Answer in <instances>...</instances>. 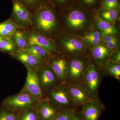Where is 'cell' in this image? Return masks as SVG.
<instances>
[{"instance_id": "44dd1931", "label": "cell", "mask_w": 120, "mask_h": 120, "mask_svg": "<svg viewBox=\"0 0 120 120\" xmlns=\"http://www.w3.org/2000/svg\"><path fill=\"white\" fill-rule=\"evenodd\" d=\"M24 50L28 53L45 62L52 56L45 49L36 45H28Z\"/></svg>"}, {"instance_id": "8992f818", "label": "cell", "mask_w": 120, "mask_h": 120, "mask_svg": "<svg viewBox=\"0 0 120 120\" xmlns=\"http://www.w3.org/2000/svg\"><path fill=\"white\" fill-rule=\"evenodd\" d=\"M88 65L82 59H72L68 65L66 84L71 86L81 83Z\"/></svg>"}, {"instance_id": "e0dca14e", "label": "cell", "mask_w": 120, "mask_h": 120, "mask_svg": "<svg viewBox=\"0 0 120 120\" xmlns=\"http://www.w3.org/2000/svg\"><path fill=\"white\" fill-rule=\"evenodd\" d=\"M94 19L97 26L101 31V37L113 35L118 32V30L112 24L102 19L98 14L95 15Z\"/></svg>"}, {"instance_id": "4dcf8cb0", "label": "cell", "mask_w": 120, "mask_h": 120, "mask_svg": "<svg viewBox=\"0 0 120 120\" xmlns=\"http://www.w3.org/2000/svg\"><path fill=\"white\" fill-rule=\"evenodd\" d=\"M111 61L120 63V50H117L113 53L112 56Z\"/></svg>"}, {"instance_id": "d590c367", "label": "cell", "mask_w": 120, "mask_h": 120, "mask_svg": "<svg viewBox=\"0 0 120 120\" xmlns=\"http://www.w3.org/2000/svg\"><path fill=\"white\" fill-rule=\"evenodd\" d=\"M82 1L87 6H92L95 4L97 2V0H82Z\"/></svg>"}, {"instance_id": "1f68e13d", "label": "cell", "mask_w": 120, "mask_h": 120, "mask_svg": "<svg viewBox=\"0 0 120 120\" xmlns=\"http://www.w3.org/2000/svg\"><path fill=\"white\" fill-rule=\"evenodd\" d=\"M105 43L106 46L109 49H114L116 48L118 46V41H114Z\"/></svg>"}, {"instance_id": "484cf974", "label": "cell", "mask_w": 120, "mask_h": 120, "mask_svg": "<svg viewBox=\"0 0 120 120\" xmlns=\"http://www.w3.org/2000/svg\"><path fill=\"white\" fill-rule=\"evenodd\" d=\"M105 69L106 72L108 75L114 77L118 80H120V63L111 61L107 65Z\"/></svg>"}, {"instance_id": "7a4b0ae2", "label": "cell", "mask_w": 120, "mask_h": 120, "mask_svg": "<svg viewBox=\"0 0 120 120\" xmlns=\"http://www.w3.org/2000/svg\"><path fill=\"white\" fill-rule=\"evenodd\" d=\"M39 100L22 91L17 94L5 99L1 106L13 112H19L35 107Z\"/></svg>"}, {"instance_id": "5b68a950", "label": "cell", "mask_w": 120, "mask_h": 120, "mask_svg": "<svg viewBox=\"0 0 120 120\" xmlns=\"http://www.w3.org/2000/svg\"><path fill=\"white\" fill-rule=\"evenodd\" d=\"M12 3L11 19L20 28L30 30L32 24V13L17 0H12Z\"/></svg>"}, {"instance_id": "3957f363", "label": "cell", "mask_w": 120, "mask_h": 120, "mask_svg": "<svg viewBox=\"0 0 120 120\" xmlns=\"http://www.w3.org/2000/svg\"><path fill=\"white\" fill-rule=\"evenodd\" d=\"M102 75L94 65H88L81 83L92 99H97Z\"/></svg>"}, {"instance_id": "6da1fadb", "label": "cell", "mask_w": 120, "mask_h": 120, "mask_svg": "<svg viewBox=\"0 0 120 120\" xmlns=\"http://www.w3.org/2000/svg\"><path fill=\"white\" fill-rule=\"evenodd\" d=\"M49 3L40 7L32 13L31 30L46 36L56 30V17Z\"/></svg>"}, {"instance_id": "603a6c76", "label": "cell", "mask_w": 120, "mask_h": 120, "mask_svg": "<svg viewBox=\"0 0 120 120\" xmlns=\"http://www.w3.org/2000/svg\"><path fill=\"white\" fill-rule=\"evenodd\" d=\"M118 9H101L99 11L98 15L102 19L110 23L115 22L118 15Z\"/></svg>"}, {"instance_id": "d6986e66", "label": "cell", "mask_w": 120, "mask_h": 120, "mask_svg": "<svg viewBox=\"0 0 120 120\" xmlns=\"http://www.w3.org/2000/svg\"><path fill=\"white\" fill-rule=\"evenodd\" d=\"M18 27L11 18L0 23V37L4 38H11Z\"/></svg>"}, {"instance_id": "8d00e7d4", "label": "cell", "mask_w": 120, "mask_h": 120, "mask_svg": "<svg viewBox=\"0 0 120 120\" xmlns=\"http://www.w3.org/2000/svg\"><path fill=\"white\" fill-rule=\"evenodd\" d=\"M4 38H1V37H0V41H1V40H2V39H3Z\"/></svg>"}, {"instance_id": "d6a6232c", "label": "cell", "mask_w": 120, "mask_h": 120, "mask_svg": "<svg viewBox=\"0 0 120 120\" xmlns=\"http://www.w3.org/2000/svg\"><path fill=\"white\" fill-rule=\"evenodd\" d=\"M103 41L105 43L112 41H118L116 38H115L112 35H108L103 37Z\"/></svg>"}, {"instance_id": "e575fe53", "label": "cell", "mask_w": 120, "mask_h": 120, "mask_svg": "<svg viewBox=\"0 0 120 120\" xmlns=\"http://www.w3.org/2000/svg\"><path fill=\"white\" fill-rule=\"evenodd\" d=\"M69 0H52L54 4L60 6L65 4Z\"/></svg>"}, {"instance_id": "5bb4252c", "label": "cell", "mask_w": 120, "mask_h": 120, "mask_svg": "<svg viewBox=\"0 0 120 120\" xmlns=\"http://www.w3.org/2000/svg\"><path fill=\"white\" fill-rule=\"evenodd\" d=\"M11 55L22 63L26 68H38L46 64L42 60L32 56L24 49L16 50Z\"/></svg>"}, {"instance_id": "52a82bcc", "label": "cell", "mask_w": 120, "mask_h": 120, "mask_svg": "<svg viewBox=\"0 0 120 120\" xmlns=\"http://www.w3.org/2000/svg\"><path fill=\"white\" fill-rule=\"evenodd\" d=\"M37 71L42 91L50 90L57 86L58 82L60 83L56 76L47 64L37 68Z\"/></svg>"}, {"instance_id": "4fadbf2b", "label": "cell", "mask_w": 120, "mask_h": 120, "mask_svg": "<svg viewBox=\"0 0 120 120\" xmlns=\"http://www.w3.org/2000/svg\"><path fill=\"white\" fill-rule=\"evenodd\" d=\"M49 65L58 78L60 84L66 85L68 64L63 57H55L50 60Z\"/></svg>"}, {"instance_id": "ac0fdd59", "label": "cell", "mask_w": 120, "mask_h": 120, "mask_svg": "<svg viewBox=\"0 0 120 120\" xmlns=\"http://www.w3.org/2000/svg\"><path fill=\"white\" fill-rule=\"evenodd\" d=\"M109 49L106 45L98 44L92 49L91 54L94 59L101 64L109 57L110 55Z\"/></svg>"}, {"instance_id": "cb8c5ba5", "label": "cell", "mask_w": 120, "mask_h": 120, "mask_svg": "<svg viewBox=\"0 0 120 120\" xmlns=\"http://www.w3.org/2000/svg\"><path fill=\"white\" fill-rule=\"evenodd\" d=\"M17 120H39L35 107L17 112Z\"/></svg>"}, {"instance_id": "2e32d148", "label": "cell", "mask_w": 120, "mask_h": 120, "mask_svg": "<svg viewBox=\"0 0 120 120\" xmlns=\"http://www.w3.org/2000/svg\"><path fill=\"white\" fill-rule=\"evenodd\" d=\"M61 42L64 49L69 53H79L82 52L84 49L83 43L77 38H65L63 39Z\"/></svg>"}, {"instance_id": "7c38bea8", "label": "cell", "mask_w": 120, "mask_h": 120, "mask_svg": "<svg viewBox=\"0 0 120 120\" xmlns=\"http://www.w3.org/2000/svg\"><path fill=\"white\" fill-rule=\"evenodd\" d=\"M67 87L70 98L75 106L82 105L92 99L82 83L67 86Z\"/></svg>"}, {"instance_id": "83f0119b", "label": "cell", "mask_w": 120, "mask_h": 120, "mask_svg": "<svg viewBox=\"0 0 120 120\" xmlns=\"http://www.w3.org/2000/svg\"><path fill=\"white\" fill-rule=\"evenodd\" d=\"M17 112L1 106L0 108V120H17Z\"/></svg>"}, {"instance_id": "4316f807", "label": "cell", "mask_w": 120, "mask_h": 120, "mask_svg": "<svg viewBox=\"0 0 120 120\" xmlns=\"http://www.w3.org/2000/svg\"><path fill=\"white\" fill-rule=\"evenodd\" d=\"M101 33L98 31L90 32L86 35L84 38V41L91 45H97L99 44L101 39Z\"/></svg>"}, {"instance_id": "f1b7e54d", "label": "cell", "mask_w": 120, "mask_h": 120, "mask_svg": "<svg viewBox=\"0 0 120 120\" xmlns=\"http://www.w3.org/2000/svg\"><path fill=\"white\" fill-rule=\"evenodd\" d=\"M77 111L75 107L60 111L52 120H68Z\"/></svg>"}, {"instance_id": "ffe728a7", "label": "cell", "mask_w": 120, "mask_h": 120, "mask_svg": "<svg viewBox=\"0 0 120 120\" xmlns=\"http://www.w3.org/2000/svg\"><path fill=\"white\" fill-rule=\"evenodd\" d=\"M21 28L17 29L12 36L17 49H24L28 46V41L26 31Z\"/></svg>"}, {"instance_id": "277c9868", "label": "cell", "mask_w": 120, "mask_h": 120, "mask_svg": "<svg viewBox=\"0 0 120 120\" xmlns=\"http://www.w3.org/2000/svg\"><path fill=\"white\" fill-rule=\"evenodd\" d=\"M49 91V98L52 102L50 103L59 111L75 107V106L70 98L66 85L60 84Z\"/></svg>"}, {"instance_id": "7402d4cb", "label": "cell", "mask_w": 120, "mask_h": 120, "mask_svg": "<svg viewBox=\"0 0 120 120\" xmlns=\"http://www.w3.org/2000/svg\"><path fill=\"white\" fill-rule=\"evenodd\" d=\"M24 5L31 13L40 7L49 3L50 0H17Z\"/></svg>"}, {"instance_id": "9c48e42d", "label": "cell", "mask_w": 120, "mask_h": 120, "mask_svg": "<svg viewBox=\"0 0 120 120\" xmlns=\"http://www.w3.org/2000/svg\"><path fill=\"white\" fill-rule=\"evenodd\" d=\"M26 31L28 45H36L42 47L52 56L57 53L58 50L56 44L46 36L31 30Z\"/></svg>"}, {"instance_id": "d4e9b609", "label": "cell", "mask_w": 120, "mask_h": 120, "mask_svg": "<svg viewBox=\"0 0 120 120\" xmlns=\"http://www.w3.org/2000/svg\"><path fill=\"white\" fill-rule=\"evenodd\" d=\"M17 49L11 38H3L0 41V51L12 54Z\"/></svg>"}, {"instance_id": "30bf717a", "label": "cell", "mask_w": 120, "mask_h": 120, "mask_svg": "<svg viewBox=\"0 0 120 120\" xmlns=\"http://www.w3.org/2000/svg\"><path fill=\"white\" fill-rule=\"evenodd\" d=\"M80 111L83 120H98L105 109L100 101L92 99L82 105Z\"/></svg>"}, {"instance_id": "9a60e30c", "label": "cell", "mask_w": 120, "mask_h": 120, "mask_svg": "<svg viewBox=\"0 0 120 120\" xmlns=\"http://www.w3.org/2000/svg\"><path fill=\"white\" fill-rule=\"evenodd\" d=\"M67 24L70 28L77 30L83 27L86 24V16L82 11L74 9L69 12L67 17Z\"/></svg>"}, {"instance_id": "8fae6325", "label": "cell", "mask_w": 120, "mask_h": 120, "mask_svg": "<svg viewBox=\"0 0 120 120\" xmlns=\"http://www.w3.org/2000/svg\"><path fill=\"white\" fill-rule=\"evenodd\" d=\"M35 107L39 120H52L60 112L46 99L39 100Z\"/></svg>"}, {"instance_id": "ba28073f", "label": "cell", "mask_w": 120, "mask_h": 120, "mask_svg": "<svg viewBox=\"0 0 120 120\" xmlns=\"http://www.w3.org/2000/svg\"><path fill=\"white\" fill-rule=\"evenodd\" d=\"M26 68L27 75L26 83L22 91L39 99H41L43 97V92L39 83L37 68Z\"/></svg>"}, {"instance_id": "836d02e7", "label": "cell", "mask_w": 120, "mask_h": 120, "mask_svg": "<svg viewBox=\"0 0 120 120\" xmlns=\"http://www.w3.org/2000/svg\"><path fill=\"white\" fill-rule=\"evenodd\" d=\"M68 120H83L80 112H76Z\"/></svg>"}, {"instance_id": "f546056e", "label": "cell", "mask_w": 120, "mask_h": 120, "mask_svg": "<svg viewBox=\"0 0 120 120\" xmlns=\"http://www.w3.org/2000/svg\"><path fill=\"white\" fill-rule=\"evenodd\" d=\"M101 5L104 9H118L120 7L118 0H103Z\"/></svg>"}]
</instances>
